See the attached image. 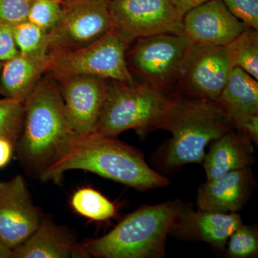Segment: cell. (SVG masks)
<instances>
[{
	"instance_id": "obj_1",
	"label": "cell",
	"mask_w": 258,
	"mask_h": 258,
	"mask_svg": "<svg viewBox=\"0 0 258 258\" xmlns=\"http://www.w3.org/2000/svg\"><path fill=\"white\" fill-rule=\"evenodd\" d=\"M60 87L40 81L25 101L23 127L16 145L17 158L32 177L41 180L69 153L76 139Z\"/></svg>"
},
{
	"instance_id": "obj_30",
	"label": "cell",
	"mask_w": 258,
	"mask_h": 258,
	"mask_svg": "<svg viewBox=\"0 0 258 258\" xmlns=\"http://www.w3.org/2000/svg\"><path fill=\"white\" fill-rule=\"evenodd\" d=\"M170 1L175 7L178 13L183 18L184 15L190 10L210 0H170Z\"/></svg>"
},
{
	"instance_id": "obj_31",
	"label": "cell",
	"mask_w": 258,
	"mask_h": 258,
	"mask_svg": "<svg viewBox=\"0 0 258 258\" xmlns=\"http://www.w3.org/2000/svg\"><path fill=\"white\" fill-rule=\"evenodd\" d=\"M13 250L0 238V258H13Z\"/></svg>"
},
{
	"instance_id": "obj_8",
	"label": "cell",
	"mask_w": 258,
	"mask_h": 258,
	"mask_svg": "<svg viewBox=\"0 0 258 258\" xmlns=\"http://www.w3.org/2000/svg\"><path fill=\"white\" fill-rule=\"evenodd\" d=\"M112 30L126 45L159 34L184 35L183 18L170 0H109Z\"/></svg>"
},
{
	"instance_id": "obj_11",
	"label": "cell",
	"mask_w": 258,
	"mask_h": 258,
	"mask_svg": "<svg viewBox=\"0 0 258 258\" xmlns=\"http://www.w3.org/2000/svg\"><path fill=\"white\" fill-rule=\"evenodd\" d=\"M42 216L23 176L0 181V238L8 247L13 250L27 240Z\"/></svg>"
},
{
	"instance_id": "obj_19",
	"label": "cell",
	"mask_w": 258,
	"mask_h": 258,
	"mask_svg": "<svg viewBox=\"0 0 258 258\" xmlns=\"http://www.w3.org/2000/svg\"><path fill=\"white\" fill-rule=\"evenodd\" d=\"M49 59V57H48ZM48 59L21 55L7 60L0 76V93L5 98L25 102L48 70Z\"/></svg>"
},
{
	"instance_id": "obj_26",
	"label": "cell",
	"mask_w": 258,
	"mask_h": 258,
	"mask_svg": "<svg viewBox=\"0 0 258 258\" xmlns=\"http://www.w3.org/2000/svg\"><path fill=\"white\" fill-rule=\"evenodd\" d=\"M34 0H0V23L15 26L28 20Z\"/></svg>"
},
{
	"instance_id": "obj_25",
	"label": "cell",
	"mask_w": 258,
	"mask_h": 258,
	"mask_svg": "<svg viewBox=\"0 0 258 258\" xmlns=\"http://www.w3.org/2000/svg\"><path fill=\"white\" fill-rule=\"evenodd\" d=\"M25 102L0 99V136L19 138L23 127Z\"/></svg>"
},
{
	"instance_id": "obj_6",
	"label": "cell",
	"mask_w": 258,
	"mask_h": 258,
	"mask_svg": "<svg viewBox=\"0 0 258 258\" xmlns=\"http://www.w3.org/2000/svg\"><path fill=\"white\" fill-rule=\"evenodd\" d=\"M127 47L111 30L96 41L77 50L50 52L47 71L55 79L88 76L135 85L125 58Z\"/></svg>"
},
{
	"instance_id": "obj_28",
	"label": "cell",
	"mask_w": 258,
	"mask_h": 258,
	"mask_svg": "<svg viewBox=\"0 0 258 258\" xmlns=\"http://www.w3.org/2000/svg\"><path fill=\"white\" fill-rule=\"evenodd\" d=\"M18 54L13 26L0 23V60H10Z\"/></svg>"
},
{
	"instance_id": "obj_32",
	"label": "cell",
	"mask_w": 258,
	"mask_h": 258,
	"mask_svg": "<svg viewBox=\"0 0 258 258\" xmlns=\"http://www.w3.org/2000/svg\"><path fill=\"white\" fill-rule=\"evenodd\" d=\"M1 72H2V66H1V64H0V76H1Z\"/></svg>"
},
{
	"instance_id": "obj_16",
	"label": "cell",
	"mask_w": 258,
	"mask_h": 258,
	"mask_svg": "<svg viewBox=\"0 0 258 258\" xmlns=\"http://www.w3.org/2000/svg\"><path fill=\"white\" fill-rule=\"evenodd\" d=\"M255 185L250 167L225 173L199 188L198 208L221 213L240 211L248 203Z\"/></svg>"
},
{
	"instance_id": "obj_4",
	"label": "cell",
	"mask_w": 258,
	"mask_h": 258,
	"mask_svg": "<svg viewBox=\"0 0 258 258\" xmlns=\"http://www.w3.org/2000/svg\"><path fill=\"white\" fill-rule=\"evenodd\" d=\"M182 204L180 200H173L144 205L106 235L85 241V250L89 257H164L166 238Z\"/></svg>"
},
{
	"instance_id": "obj_18",
	"label": "cell",
	"mask_w": 258,
	"mask_h": 258,
	"mask_svg": "<svg viewBox=\"0 0 258 258\" xmlns=\"http://www.w3.org/2000/svg\"><path fill=\"white\" fill-rule=\"evenodd\" d=\"M253 142L234 128L211 142L203 163L207 181L230 171L249 167L254 162Z\"/></svg>"
},
{
	"instance_id": "obj_12",
	"label": "cell",
	"mask_w": 258,
	"mask_h": 258,
	"mask_svg": "<svg viewBox=\"0 0 258 258\" xmlns=\"http://www.w3.org/2000/svg\"><path fill=\"white\" fill-rule=\"evenodd\" d=\"M71 125L79 136L93 133L108 93V80L88 76L57 79Z\"/></svg>"
},
{
	"instance_id": "obj_9",
	"label": "cell",
	"mask_w": 258,
	"mask_h": 258,
	"mask_svg": "<svg viewBox=\"0 0 258 258\" xmlns=\"http://www.w3.org/2000/svg\"><path fill=\"white\" fill-rule=\"evenodd\" d=\"M62 15L48 32L49 53L77 50L112 30L109 0H64Z\"/></svg>"
},
{
	"instance_id": "obj_33",
	"label": "cell",
	"mask_w": 258,
	"mask_h": 258,
	"mask_svg": "<svg viewBox=\"0 0 258 258\" xmlns=\"http://www.w3.org/2000/svg\"><path fill=\"white\" fill-rule=\"evenodd\" d=\"M64 1V0H60V2Z\"/></svg>"
},
{
	"instance_id": "obj_17",
	"label": "cell",
	"mask_w": 258,
	"mask_h": 258,
	"mask_svg": "<svg viewBox=\"0 0 258 258\" xmlns=\"http://www.w3.org/2000/svg\"><path fill=\"white\" fill-rule=\"evenodd\" d=\"M87 257L74 232L44 215L36 230L13 252V258Z\"/></svg>"
},
{
	"instance_id": "obj_21",
	"label": "cell",
	"mask_w": 258,
	"mask_h": 258,
	"mask_svg": "<svg viewBox=\"0 0 258 258\" xmlns=\"http://www.w3.org/2000/svg\"><path fill=\"white\" fill-rule=\"evenodd\" d=\"M71 205L76 213L93 221H106L114 217L116 212L114 204L99 191L90 187L75 191Z\"/></svg>"
},
{
	"instance_id": "obj_10",
	"label": "cell",
	"mask_w": 258,
	"mask_h": 258,
	"mask_svg": "<svg viewBox=\"0 0 258 258\" xmlns=\"http://www.w3.org/2000/svg\"><path fill=\"white\" fill-rule=\"evenodd\" d=\"M232 69L225 47L194 45L179 83L195 99L216 102Z\"/></svg>"
},
{
	"instance_id": "obj_34",
	"label": "cell",
	"mask_w": 258,
	"mask_h": 258,
	"mask_svg": "<svg viewBox=\"0 0 258 258\" xmlns=\"http://www.w3.org/2000/svg\"><path fill=\"white\" fill-rule=\"evenodd\" d=\"M59 1H60V0H59Z\"/></svg>"
},
{
	"instance_id": "obj_20",
	"label": "cell",
	"mask_w": 258,
	"mask_h": 258,
	"mask_svg": "<svg viewBox=\"0 0 258 258\" xmlns=\"http://www.w3.org/2000/svg\"><path fill=\"white\" fill-rule=\"evenodd\" d=\"M231 63L258 80V30L247 27L225 46Z\"/></svg>"
},
{
	"instance_id": "obj_22",
	"label": "cell",
	"mask_w": 258,
	"mask_h": 258,
	"mask_svg": "<svg viewBox=\"0 0 258 258\" xmlns=\"http://www.w3.org/2000/svg\"><path fill=\"white\" fill-rule=\"evenodd\" d=\"M15 43L21 55L37 59H48V33L30 22L13 26Z\"/></svg>"
},
{
	"instance_id": "obj_7",
	"label": "cell",
	"mask_w": 258,
	"mask_h": 258,
	"mask_svg": "<svg viewBox=\"0 0 258 258\" xmlns=\"http://www.w3.org/2000/svg\"><path fill=\"white\" fill-rule=\"evenodd\" d=\"M136 41L129 52V70L144 83L169 92L171 86L179 82L194 44L185 34H159Z\"/></svg>"
},
{
	"instance_id": "obj_3",
	"label": "cell",
	"mask_w": 258,
	"mask_h": 258,
	"mask_svg": "<svg viewBox=\"0 0 258 258\" xmlns=\"http://www.w3.org/2000/svg\"><path fill=\"white\" fill-rule=\"evenodd\" d=\"M232 128L216 102L176 96H173L153 127L172 135L166 148L165 164L173 168L202 164L207 146Z\"/></svg>"
},
{
	"instance_id": "obj_24",
	"label": "cell",
	"mask_w": 258,
	"mask_h": 258,
	"mask_svg": "<svg viewBox=\"0 0 258 258\" xmlns=\"http://www.w3.org/2000/svg\"><path fill=\"white\" fill-rule=\"evenodd\" d=\"M62 15L59 0H34L29 12L28 21L50 32L57 26Z\"/></svg>"
},
{
	"instance_id": "obj_23",
	"label": "cell",
	"mask_w": 258,
	"mask_h": 258,
	"mask_svg": "<svg viewBox=\"0 0 258 258\" xmlns=\"http://www.w3.org/2000/svg\"><path fill=\"white\" fill-rule=\"evenodd\" d=\"M227 254L232 258L254 257L257 255V227L244 225L237 227L227 241Z\"/></svg>"
},
{
	"instance_id": "obj_13",
	"label": "cell",
	"mask_w": 258,
	"mask_h": 258,
	"mask_svg": "<svg viewBox=\"0 0 258 258\" xmlns=\"http://www.w3.org/2000/svg\"><path fill=\"white\" fill-rule=\"evenodd\" d=\"M184 32L194 45H228L247 28L226 8L222 0H210L183 17Z\"/></svg>"
},
{
	"instance_id": "obj_5",
	"label": "cell",
	"mask_w": 258,
	"mask_h": 258,
	"mask_svg": "<svg viewBox=\"0 0 258 258\" xmlns=\"http://www.w3.org/2000/svg\"><path fill=\"white\" fill-rule=\"evenodd\" d=\"M109 83L96 133L115 137L125 131L153 129L173 95L147 83Z\"/></svg>"
},
{
	"instance_id": "obj_2",
	"label": "cell",
	"mask_w": 258,
	"mask_h": 258,
	"mask_svg": "<svg viewBox=\"0 0 258 258\" xmlns=\"http://www.w3.org/2000/svg\"><path fill=\"white\" fill-rule=\"evenodd\" d=\"M71 170L90 171L142 191L170 183L148 165L138 149L96 132L79 136L69 153L40 181L59 184L64 173Z\"/></svg>"
},
{
	"instance_id": "obj_14",
	"label": "cell",
	"mask_w": 258,
	"mask_h": 258,
	"mask_svg": "<svg viewBox=\"0 0 258 258\" xmlns=\"http://www.w3.org/2000/svg\"><path fill=\"white\" fill-rule=\"evenodd\" d=\"M237 212L221 213L194 210L183 203L176 214L169 235L180 240L205 242L217 249L225 248L229 237L242 225Z\"/></svg>"
},
{
	"instance_id": "obj_27",
	"label": "cell",
	"mask_w": 258,
	"mask_h": 258,
	"mask_svg": "<svg viewBox=\"0 0 258 258\" xmlns=\"http://www.w3.org/2000/svg\"><path fill=\"white\" fill-rule=\"evenodd\" d=\"M226 8L249 28L258 30V0H222Z\"/></svg>"
},
{
	"instance_id": "obj_15",
	"label": "cell",
	"mask_w": 258,
	"mask_h": 258,
	"mask_svg": "<svg viewBox=\"0 0 258 258\" xmlns=\"http://www.w3.org/2000/svg\"><path fill=\"white\" fill-rule=\"evenodd\" d=\"M234 128L258 142V83L240 68L234 67L216 101Z\"/></svg>"
},
{
	"instance_id": "obj_29",
	"label": "cell",
	"mask_w": 258,
	"mask_h": 258,
	"mask_svg": "<svg viewBox=\"0 0 258 258\" xmlns=\"http://www.w3.org/2000/svg\"><path fill=\"white\" fill-rule=\"evenodd\" d=\"M18 138L0 136V169L5 167L11 161L16 150Z\"/></svg>"
}]
</instances>
